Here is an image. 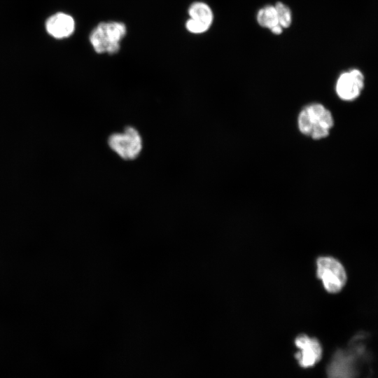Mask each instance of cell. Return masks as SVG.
I'll return each instance as SVG.
<instances>
[{"label":"cell","instance_id":"obj_1","mask_svg":"<svg viewBox=\"0 0 378 378\" xmlns=\"http://www.w3.org/2000/svg\"><path fill=\"white\" fill-rule=\"evenodd\" d=\"M298 122L300 131L314 139L326 137L334 123L330 111L320 104L305 106L300 113Z\"/></svg>","mask_w":378,"mask_h":378},{"label":"cell","instance_id":"obj_2","mask_svg":"<svg viewBox=\"0 0 378 378\" xmlns=\"http://www.w3.org/2000/svg\"><path fill=\"white\" fill-rule=\"evenodd\" d=\"M126 31L124 23L102 22L92 31L90 42L96 52L113 55L120 50V42L125 36Z\"/></svg>","mask_w":378,"mask_h":378},{"label":"cell","instance_id":"obj_3","mask_svg":"<svg viewBox=\"0 0 378 378\" xmlns=\"http://www.w3.org/2000/svg\"><path fill=\"white\" fill-rule=\"evenodd\" d=\"M316 275L329 293L340 292L347 281V273L342 263L330 255H321L316 260Z\"/></svg>","mask_w":378,"mask_h":378},{"label":"cell","instance_id":"obj_4","mask_svg":"<svg viewBox=\"0 0 378 378\" xmlns=\"http://www.w3.org/2000/svg\"><path fill=\"white\" fill-rule=\"evenodd\" d=\"M109 147L121 158L131 160L136 158L142 149V139L139 132L132 127H127L122 132L111 134Z\"/></svg>","mask_w":378,"mask_h":378},{"label":"cell","instance_id":"obj_5","mask_svg":"<svg viewBox=\"0 0 378 378\" xmlns=\"http://www.w3.org/2000/svg\"><path fill=\"white\" fill-rule=\"evenodd\" d=\"M294 343L298 349L295 356L302 368H312L319 362L322 357L323 349L316 338L300 334L295 337Z\"/></svg>","mask_w":378,"mask_h":378},{"label":"cell","instance_id":"obj_6","mask_svg":"<svg viewBox=\"0 0 378 378\" xmlns=\"http://www.w3.org/2000/svg\"><path fill=\"white\" fill-rule=\"evenodd\" d=\"M363 87V74L354 69L340 74L336 83V92L340 99L351 101L360 95Z\"/></svg>","mask_w":378,"mask_h":378},{"label":"cell","instance_id":"obj_7","mask_svg":"<svg viewBox=\"0 0 378 378\" xmlns=\"http://www.w3.org/2000/svg\"><path fill=\"white\" fill-rule=\"evenodd\" d=\"M189 20L186 23V27L192 34L206 32L211 26L214 21V13L206 4L197 1L192 4L188 9Z\"/></svg>","mask_w":378,"mask_h":378},{"label":"cell","instance_id":"obj_8","mask_svg":"<svg viewBox=\"0 0 378 378\" xmlns=\"http://www.w3.org/2000/svg\"><path fill=\"white\" fill-rule=\"evenodd\" d=\"M75 29L74 18L63 13L51 16L46 22L48 32L55 38H63L71 35Z\"/></svg>","mask_w":378,"mask_h":378},{"label":"cell","instance_id":"obj_9","mask_svg":"<svg viewBox=\"0 0 378 378\" xmlns=\"http://www.w3.org/2000/svg\"><path fill=\"white\" fill-rule=\"evenodd\" d=\"M347 352H335L327 369L328 378H350V361Z\"/></svg>","mask_w":378,"mask_h":378},{"label":"cell","instance_id":"obj_10","mask_svg":"<svg viewBox=\"0 0 378 378\" xmlns=\"http://www.w3.org/2000/svg\"><path fill=\"white\" fill-rule=\"evenodd\" d=\"M256 20L260 27L270 30L279 24L275 6L272 5H267L260 8L258 11Z\"/></svg>","mask_w":378,"mask_h":378},{"label":"cell","instance_id":"obj_11","mask_svg":"<svg viewBox=\"0 0 378 378\" xmlns=\"http://www.w3.org/2000/svg\"><path fill=\"white\" fill-rule=\"evenodd\" d=\"M279 24L283 28H288L292 23V13L288 6L281 1H278L274 5Z\"/></svg>","mask_w":378,"mask_h":378},{"label":"cell","instance_id":"obj_12","mask_svg":"<svg viewBox=\"0 0 378 378\" xmlns=\"http://www.w3.org/2000/svg\"><path fill=\"white\" fill-rule=\"evenodd\" d=\"M283 29L284 28L280 24H278L273 27L270 31L274 34H281L283 31Z\"/></svg>","mask_w":378,"mask_h":378}]
</instances>
